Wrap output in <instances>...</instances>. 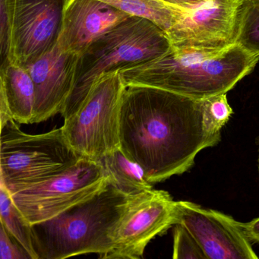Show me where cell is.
<instances>
[{
    "instance_id": "6da1fadb",
    "label": "cell",
    "mask_w": 259,
    "mask_h": 259,
    "mask_svg": "<svg viewBox=\"0 0 259 259\" xmlns=\"http://www.w3.org/2000/svg\"><path fill=\"white\" fill-rule=\"evenodd\" d=\"M204 122V101L157 88L126 85L119 114V148L151 184L190 169L218 145Z\"/></svg>"
},
{
    "instance_id": "7a4b0ae2",
    "label": "cell",
    "mask_w": 259,
    "mask_h": 259,
    "mask_svg": "<svg viewBox=\"0 0 259 259\" xmlns=\"http://www.w3.org/2000/svg\"><path fill=\"white\" fill-rule=\"evenodd\" d=\"M238 45L223 51L172 46L160 58L119 71L126 85L150 86L195 100L227 94L258 63Z\"/></svg>"
},
{
    "instance_id": "3957f363",
    "label": "cell",
    "mask_w": 259,
    "mask_h": 259,
    "mask_svg": "<svg viewBox=\"0 0 259 259\" xmlns=\"http://www.w3.org/2000/svg\"><path fill=\"white\" fill-rule=\"evenodd\" d=\"M132 198L109 181L95 196L51 219L32 224L37 259H64L86 254H98L102 258L113 248L115 229Z\"/></svg>"
},
{
    "instance_id": "277c9868",
    "label": "cell",
    "mask_w": 259,
    "mask_h": 259,
    "mask_svg": "<svg viewBox=\"0 0 259 259\" xmlns=\"http://www.w3.org/2000/svg\"><path fill=\"white\" fill-rule=\"evenodd\" d=\"M171 48L167 34L148 19L131 16L118 24L80 54L73 89L61 113L64 120L78 111L101 75L160 58Z\"/></svg>"
},
{
    "instance_id": "5b68a950",
    "label": "cell",
    "mask_w": 259,
    "mask_h": 259,
    "mask_svg": "<svg viewBox=\"0 0 259 259\" xmlns=\"http://www.w3.org/2000/svg\"><path fill=\"white\" fill-rule=\"evenodd\" d=\"M81 157L69 145L62 127L28 135L14 119L1 125L0 184L12 195L65 172Z\"/></svg>"
},
{
    "instance_id": "8992f818",
    "label": "cell",
    "mask_w": 259,
    "mask_h": 259,
    "mask_svg": "<svg viewBox=\"0 0 259 259\" xmlns=\"http://www.w3.org/2000/svg\"><path fill=\"white\" fill-rule=\"evenodd\" d=\"M126 84L119 71L101 75L78 111L62 126L69 145L82 157L100 160L119 147V114Z\"/></svg>"
},
{
    "instance_id": "52a82bcc",
    "label": "cell",
    "mask_w": 259,
    "mask_h": 259,
    "mask_svg": "<svg viewBox=\"0 0 259 259\" xmlns=\"http://www.w3.org/2000/svg\"><path fill=\"white\" fill-rule=\"evenodd\" d=\"M109 177L100 162L83 157L59 175L13 194L31 224L44 222L102 191Z\"/></svg>"
},
{
    "instance_id": "ba28073f",
    "label": "cell",
    "mask_w": 259,
    "mask_h": 259,
    "mask_svg": "<svg viewBox=\"0 0 259 259\" xmlns=\"http://www.w3.org/2000/svg\"><path fill=\"white\" fill-rule=\"evenodd\" d=\"M5 2L10 29L7 58L25 67L57 45L66 0Z\"/></svg>"
},
{
    "instance_id": "9c48e42d",
    "label": "cell",
    "mask_w": 259,
    "mask_h": 259,
    "mask_svg": "<svg viewBox=\"0 0 259 259\" xmlns=\"http://www.w3.org/2000/svg\"><path fill=\"white\" fill-rule=\"evenodd\" d=\"M176 224V201L166 191L133 197L115 229L113 248L102 258H141L148 243Z\"/></svg>"
},
{
    "instance_id": "30bf717a",
    "label": "cell",
    "mask_w": 259,
    "mask_h": 259,
    "mask_svg": "<svg viewBox=\"0 0 259 259\" xmlns=\"http://www.w3.org/2000/svg\"><path fill=\"white\" fill-rule=\"evenodd\" d=\"M177 224L198 242L206 259H257L242 223L187 201H176Z\"/></svg>"
},
{
    "instance_id": "8fae6325",
    "label": "cell",
    "mask_w": 259,
    "mask_h": 259,
    "mask_svg": "<svg viewBox=\"0 0 259 259\" xmlns=\"http://www.w3.org/2000/svg\"><path fill=\"white\" fill-rule=\"evenodd\" d=\"M244 0H209L186 12L168 34L180 49L223 51L235 45L236 22Z\"/></svg>"
},
{
    "instance_id": "7c38bea8",
    "label": "cell",
    "mask_w": 259,
    "mask_h": 259,
    "mask_svg": "<svg viewBox=\"0 0 259 259\" xmlns=\"http://www.w3.org/2000/svg\"><path fill=\"white\" fill-rule=\"evenodd\" d=\"M79 55L62 49H53L25 66L35 89V107L32 123L48 120L61 113L70 96Z\"/></svg>"
},
{
    "instance_id": "4fadbf2b",
    "label": "cell",
    "mask_w": 259,
    "mask_h": 259,
    "mask_svg": "<svg viewBox=\"0 0 259 259\" xmlns=\"http://www.w3.org/2000/svg\"><path fill=\"white\" fill-rule=\"evenodd\" d=\"M131 17L101 0H66L59 46L82 54L95 40Z\"/></svg>"
},
{
    "instance_id": "5bb4252c",
    "label": "cell",
    "mask_w": 259,
    "mask_h": 259,
    "mask_svg": "<svg viewBox=\"0 0 259 259\" xmlns=\"http://www.w3.org/2000/svg\"><path fill=\"white\" fill-rule=\"evenodd\" d=\"M0 96L7 101L16 122L32 124L35 107L34 82L24 66L8 58L1 66Z\"/></svg>"
},
{
    "instance_id": "9a60e30c",
    "label": "cell",
    "mask_w": 259,
    "mask_h": 259,
    "mask_svg": "<svg viewBox=\"0 0 259 259\" xmlns=\"http://www.w3.org/2000/svg\"><path fill=\"white\" fill-rule=\"evenodd\" d=\"M100 163L110 183L127 196H136L153 189V184L145 179L140 166L130 160L119 147L106 154Z\"/></svg>"
},
{
    "instance_id": "2e32d148",
    "label": "cell",
    "mask_w": 259,
    "mask_h": 259,
    "mask_svg": "<svg viewBox=\"0 0 259 259\" xmlns=\"http://www.w3.org/2000/svg\"><path fill=\"white\" fill-rule=\"evenodd\" d=\"M128 16L148 19L166 34L183 19L186 12L163 0H101Z\"/></svg>"
},
{
    "instance_id": "e0dca14e",
    "label": "cell",
    "mask_w": 259,
    "mask_h": 259,
    "mask_svg": "<svg viewBox=\"0 0 259 259\" xmlns=\"http://www.w3.org/2000/svg\"><path fill=\"white\" fill-rule=\"evenodd\" d=\"M0 223L29 253L32 259H37L33 245L32 224L19 210L10 191L2 184H0Z\"/></svg>"
},
{
    "instance_id": "ac0fdd59",
    "label": "cell",
    "mask_w": 259,
    "mask_h": 259,
    "mask_svg": "<svg viewBox=\"0 0 259 259\" xmlns=\"http://www.w3.org/2000/svg\"><path fill=\"white\" fill-rule=\"evenodd\" d=\"M235 44L259 57V0H244L236 22Z\"/></svg>"
},
{
    "instance_id": "d6986e66",
    "label": "cell",
    "mask_w": 259,
    "mask_h": 259,
    "mask_svg": "<svg viewBox=\"0 0 259 259\" xmlns=\"http://www.w3.org/2000/svg\"><path fill=\"white\" fill-rule=\"evenodd\" d=\"M204 122L211 134L221 137V130L228 122L233 110L227 101V94H221L203 100Z\"/></svg>"
},
{
    "instance_id": "ffe728a7",
    "label": "cell",
    "mask_w": 259,
    "mask_h": 259,
    "mask_svg": "<svg viewBox=\"0 0 259 259\" xmlns=\"http://www.w3.org/2000/svg\"><path fill=\"white\" fill-rule=\"evenodd\" d=\"M172 258L206 259L198 242L181 224L174 225Z\"/></svg>"
},
{
    "instance_id": "44dd1931",
    "label": "cell",
    "mask_w": 259,
    "mask_h": 259,
    "mask_svg": "<svg viewBox=\"0 0 259 259\" xmlns=\"http://www.w3.org/2000/svg\"><path fill=\"white\" fill-rule=\"evenodd\" d=\"M0 259H32L29 253L10 235L1 223Z\"/></svg>"
},
{
    "instance_id": "7402d4cb",
    "label": "cell",
    "mask_w": 259,
    "mask_h": 259,
    "mask_svg": "<svg viewBox=\"0 0 259 259\" xmlns=\"http://www.w3.org/2000/svg\"><path fill=\"white\" fill-rule=\"evenodd\" d=\"M166 4L182 9L185 11H192L204 5L209 0H163Z\"/></svg>"
},
{
    "instance_id": "603a6c76",
    "label": "cell",
    "mask_w": 259,
    "mask_h": 259,
    "mask_svg": "<svg viewBox=\"0 0 259 259\" xmlns=\"http://www.w3.org/2000/svg\"><path fill=\"white\" fill-rule=\"evenodd\" d=\"M244 230L250 240L259 242V217L248 223H242Z\"/></svg>"
},
{
    "instance_id": "cb8c5ba5",
    "label": "cell",
    "mask_w": 259,
    "mask_h": 259,
    "mask_svg": "<svg viewBox=\"0 0 259 259\" xmlns=\"http://www.w3.org/2000/svg\"><path fill=\"white\" fill-rule=\"evenodd\" d=\"M258 169H259V158H258Z\"/></svg>"
}]
</instances>
